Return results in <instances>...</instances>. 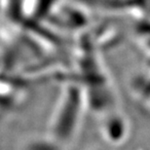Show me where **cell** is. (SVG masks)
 I'll list each match as a JSON object with an SVG mask.
<instances>
[{
	"mask_svg": "<svg viewBox=\"0 0 150 150\" xmlns=\"http://www.w3.org/2000/svg\"><path fill=\"white\" fill-rule=\"evenodd\" d=\"M55 146L57 145L54 140L49 142L48 139L32 136L23 137L18 145V150H48Z\"/></svg>",
	"mask_w": 150,
	"mask_h": 150,
	"instance_id": "6da1fadb",
	"label": "cell"
}]
</instances>
